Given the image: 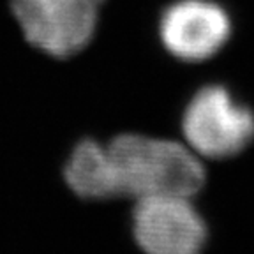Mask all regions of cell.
I'll list each match as a JSON object with an SVG mask.
<instances>
[{"label":"cell","instance_id":"277c9868","mask_svg":"<svg viewBox=\"0 0 254 254\" xmlns=\"http://www.w3.org/2000/svg\"><path fill=\"white\" fill-rule=\"evenodd\" d=\"M138 246L152 254H192L206 240V226L187 196L138 199L132 214Z\"/></svg>","mask_w":254,"mask_h":254},{"label":"cell","instance_id":"5b68a950","mask_svg":"<svg viewBox=\"0 0 254 254\" xmlns=\"http://www.w3.org/2000/svg\"><path fill=\"white\" fill-rule=\"evenodd\" d=\"M230 16L214 0H179L163 12L159 36L173 57L199 62L226 44Z\"/></svg>","mask_w":254,"mask_h":254},{"label":"cell","instance_id":"6da1fadb","mask_svg":"<svg viewBox=\"0 0 254 254\" xmlns=\"http://www.w3.org/2000/svg\"><path fill=\"white\" fill-rule=\"evenodd\" d=\"M117 194L141 199L150 196H194L205 171L190 148L168 139L122 134L106 145Z\"/></svg>","mask_w":254,"mask_h":254},{"label":"cell","instance_id":"7a4b0ae2","mask_svg":"<svg viewBox=\"0 0 254 254\" xmlns=\"http://www.w3.org/2000/svg\"><path fill=\"white\" fill-rule=\"evenodd\" d=\"M184 136L194 154L210 159L237 155L253 141L254 115L219 85L201 88L187 104Z\"/></svg>","mask_w":254,"mask_h":254},{"label":"cell","instance_id":"3957f363","mask_svg":"<svg viewBox=\"0 0 254 254\" xmlns=\"http://www.w3.org/2000/svg\"><path fill=\"white\" fill-rule=\"evenodd\" d=\"M101 4L103 0H11L25 39L57 59L76 55L90 43Z\"/></svg>","mask_w":254,"mask_h":254},{"label":"cell","instance_id":"8992f818","mask_svg":"<svg viewBox=\"0 0 254 254\" xmlns=\"http://www.w3.org/2000/svg\"><path fill=\"white\" fill-rule=\"evenodd\" d=\"M64 177L76 194L87 199L117 198V186L106 145L81 139L64 166Z\"/></svg>","mask_w":254,"mask_h":254}]
</instances>
